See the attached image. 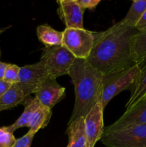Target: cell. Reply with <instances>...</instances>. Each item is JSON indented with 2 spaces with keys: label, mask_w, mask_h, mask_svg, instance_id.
I'll list each match as a JSON object with an SVG mask.
<instances>
[{
  "label": "cell",
  "mask_w": 146,
  "mask_h": 147,
  "mask_svg": "<svg viewBox=\"0 0 146 147\" xmlns=\"http://www.w3.org/2000/svg\"><path fill=\"white\" fill-rule=\"evenodd\" d=\"M136 27L121 22L107 30L95 32L93 48L87 61L102 76L137 64L133 55Z\"/></svg>",
  "instance_id": "obj_1"
},
{
  "label": "cell",
  "mask_w": 146,
  "mask_h": 147,
  "mask_svg": "<svg viewBox=\"0 0 146 147\" xmlns=\"http://www.w3.org/2000/svg\"><path fill=\"white\" fill-rule=\"evenodd\" d=\"M69 76L75 92V101L68 123L85 117L97 103H102V75L87 60L75 59Z\"/></svg>",
  "instance_id": "obj_2"
},
{
  "label": "cell",
  "mask_w": 146,
  "mask_h": 147,
  "mask_svg": "<svg viewBox=\"0 0 146 147\" xmlns=\"http://www.w3.org/2000/svg\"><path fill=\"white\" fill-rule=\"evenodd\" d=\"M140 68V63L133 66L102 76V106L104 110L109 102L122 91L130 89Z\"/></svg>",
  "instance_id": "obj_3"
},
{
  "label": "cell",
  "mask_w": 146,
  "mask_h": 147,
  "mask_svg": "<svg viewBox=\"0 0 146 147\" xmlns=\"http://www.w3.org/2000/svg\"><path fill=\"white\" fill-rule=\"evenodd\" d=\"M41 60L44 62L48 73L49 78L56 80L60 76L68 75L74 56L62 45L44 47Z\"/></svg>",
  "instance_id": "obj_4"
},
{
  "label": "cell",
  "mask_w": 146,
  "mask_h": 147,
  "mask_svg": "<svg viewBox=\"0 0 146 147\" xmlns=\"http://www.w3.org/2000/svg\"><path fill=\"white\" fill-rule=\"evenodd\" d=\"M100 141L107 147H146V124L104 131Z\"/></svg>",
  "instance_id": "obj_5"
},
{
  "label": "cell",
  "mask_w": 146,
  "mask_h": 147,
  "mask_svg": "<svg viewBox=\"0 0 146 147\" xmlns=\"http://www.w3.org/2000/svg\"><path fill=\"white\" fill-rule=\"evenodd\" d=\"M94 34L84 28H66L62 32V45L75 58L87 60L94 46Z\"/></svg>",
  "instance_id": "obj_6"
},
{
  "label": "cell",
  "mask_w": 146,
  "mask_h": 147,
  "mask_svg": "<svg viewBox=\"0 0 146 147\" xmlns=\"http://www.w3.org/2000/svg\"><path fill=\"white\" fill-rule=\"evenodd\" d=\"M47 78L49 76L47 68L44 62L40 60L36 63L20 67L17 85L26 98L35 93Z\"/></svg>",
  "instance_id": "obj_7"
},
{
  "label": "cell",
  "mask_w": 146,
  "mask_h": 147,
  "mask_svg": "<svg viewBox=\"0 0 146 147\" xmlns=\"http://www.w3.org/2000/svg\"><path fill=\"white\" fill-rule=\"evenodd\" d=\"M103 111L102 103H98L84 117L87 139L85 147H94L96 143L101 139L104 132Z\"/></svg>",
  "instance_id": "obj_8"
},
{
  "label": "cell",
  "mask_w": 146,
  "mask_h": 147,
  "mask_svg": "<svg viewBox=\"0 0 146 147\" xmlns=\"http://www.w3.org/2000/svg\"><path fill=\"white\" fill-rule=\"evenodd\" d=\"M59 7L57 14L66 28L83 29L84 11L77 0H60L57 1Z\"/></svg>",
  "instance_id": "obj_9"
},
{
  "label": "cell",
  "mask_w": 146,
  "mask_h": 147,
  "mask_svg": "<svg viewBox=\"0 0 146 147\" xmlns=\"http://www.w3.org/2000/svg\"><path fill=\"white\" fill-rule=\"evenodd\" d=\"M146 124V99L125 111L123 116L115 123L104 129L105 131H115L130 126Z\"/></svg>",
  "instance_id": "obj_10"
},
{
  "label": "cell",
  "mask_w": 146,
  "mask_h": 147,
  "mask_svg": "<svg viewBox=\"0 0 146 147\" xmlns=\"http://www.w3.org/2000/svg\"><path fill=\"white\" fill-rule=\"evenodd\" d=\"M42 106L52 109L65 96V88L56 80L47 78L34 93Z\"/></svg>",
  "instance_id": "obj_11"
},
{
  "label": "cell",
  "mask_w": 146,
  "mask_h": 147,
  "mask_svg": "<svg viewBox=\"0 0 146 147\" xmlns=\"http://www.w3.org/2000/svg\"><path fill=\"white\" fill-rule=\"evenodd\" d=\"M130 90H131V94L125 106V111L133 108L146 96V58L140 62V71Z\"/></svg>",
  "instance_id": "obj_12"
},
{
  "label": "cell",
  "mask_w": 146,
  "mask_h": 147,
  "mask_svg": "<svg viewBox=\"0 0 146 147\" xmlns=\"http://www.w3.org/2000/svg\"><path fill=\"white\" fill-rule=\"evenodd\" d=\"M66 134L68 136L67 147H85L87 139L84 118L80 117L68 123Z\"/></svg>",
  "instance_id": "obj_13"
},
{
  "label": "cell",
  "mask_w": 146,
  "mask_h": 147,
  "mask_svg": "<svg viewBox=\"0 0 146 147\" xmlns=\"http://www.w3.org/2000/svg\"><path fill=\"white\" fill-rule=\"evenodd\" d=\"M21 104L24 106V110L23 113L14 123L7 126L9 131L11 133H14V131L20 128L28 127L33 114L41 105L37 98H32L30 96L26 97Z\"/></svg>",
  "instance_id": "obj_14"
},
{
  "label": "cell",
  "mask_w": 146,
  "mask_h": 147,
  "mask_svg": "<svg viewBox=\"0 0 146 147\" xmlns=\"http://www.w3.org/2000/svg\"><path fill=\"white\" fill-rule=\"evenodd\" d=\"M37 35L39 41L44 47L62 45V32H59L49 24H42L37 27Z\"/></svg>",
  "instance_id": "obj_15"
},
{
  "label": "cell",
  "mask_w": 146,
  "mask_h": 147,
  "mask_svg": "<svg viewBox=\"0 0 146 147\" xmlns=\"http://www.w3.org/2000/svg\"><path fill=\"white\" fill-rule=\"evenodd\" d=\"M25 98L22 90L17 84H13L9 89L0 97V112L13 109L21 104Z\"/></svg>",
  "instance_id": "obj_16"
},
{
  "label": "cell",
  "mask_w": 146,
  "mask_h": 147,
  "mask_svg": "<svg viewBox=\"0 0 146 147\" xmlns=\"http://www.w3.org/2000/svg\"><path fill=\"white\" fill-rule=\"evenodd\" d=\"M52 117V110L49 108L40 105L36 110L29 123V131L35 134L39 130L44 129L48 125Z\"/></svg>",
  "instance_id": "obj_17"
},
{
  "label": "cell",
  "mask_w": 146,
  "mask_h": 147,
  "mask_svg": "<svg viewBox=\"0 0 146 147\" xmlns=\"http://www.w3.org/2000/svg\"><path fill=\"white\" fill-rule=\"evenodd\" d=\"M145 10L146 0H133L127 14L120 22L125 24L135 27Z\"/></svg>",
  "instance_id": "obj_18"
},
{
  "label": "cell",
  "mask_w": 146,
  "mask_h": 147,
  "mask_svg": "<svg viewBox=\"0 0 146 147\" xmlns=\"http://www.w3.org/2000/svg\"><path fill=\"white\" fill-rule=\"evenodd\" d=\"M133 55L136 63H139L146 58V30L139 31L133 41Z\"/></svg>",
  "instance_id": "obj_19"
},
{
  "label": "cell",
  "mask_w": 146,
  "mask_h": 147,
  "mask_svg": "<svg viewBox=\"0 0 146 147\" xmlns=\"http://www.w3.org/2000/svg\"><path fill=\"white\" fill-rule=\"evenodd\" d=\"M20 67L14 64H7L4 71L3 80L11 84H17L19 82Z\"/></svg>",
  "instance_id": "obj_20"
},
{
  "label": "cell",
  "mask_w": 146,
  "mask_h": 147,
  "mask_svg": "<svg viewBox=\"0 0 146 147\" xmlns=\"http://www.w3.org/2000/svg\"><path fill=\"white\" fill-rule=\"evenodd\" d=\"M16 139L7 126L0 127V147H13Z\"/></svg>",
  "instance_id": "obj_21"
},
{
  "label": "cell",
  "mask_w": 146,
  "mask_h": 147,
  "mask_svg": "<svg viewBox=\"0 0 146 147\" xmlns=\"http://www.w3.org/2000/svg\"><path fill=\"white\" fill-rule=\"evenodd\" d=\"M34 134L29 131L27 134L21 136V138L16 139L13 147H30L31 142L34 137Z\"/></svg>",
  "instance_id": "obj_22"
},
{
  "label": "cell",
  "mask_w": 146,
  "mask_h": 147,
  "mask_svg": "<svg viewBox=\"0 0 146 147\" xmlns=\"http://www.w3.org/2000/svg\"><path fill=\"white\" fill-rule=\"evenodd\" d=\"M77 2L83 10L86 9L93 10L100 4V0H77Z\"/></svg>",
  "instance_id": "obj_23"
},
{
  "label": "cell",
  "mask_w": 146,
  "mask_h": 147,
  "mask_svg": "<svg viewBox=\"0 0 146 147\" xmlns=\"http://www.w3.org/2000/svg\"><path fill=\"white\" fill-rule=\"evenodd\" d=\"M135 27L138 31H145V30H146V10L145 11L144 14H143L141 19L138 22Z\"/></svg>",
  "instance_id": "obj_24"
},
{
  "label": "cell",
  "mask_w": 146,
  "mask_h": 147,
  "mask_svg": "<svg viewBox=\"0 0 146 147\" xmlns=\"http://www.w3.org/2000/svg\"><path fill=\"white\" fill-rule=\"evenodd\" d=\"M11 86L12 84L11 83H7L4 80H0V97H1L11 88Z\"/></svg>",
  "instance_id": "obj_25"
},
{
  "label": "cell",
  "mask_w": 146,
  "mask_h": 147,
  "mask_svg": "<svg viewBox=\"0 0 146 147\" xmlns=\"http://www.w3.org/2000/svg\"><path fill=\"white\" fill-rule=\"evenodd\" d=\"M7 63H3V62L0 61V80H3L4 75V71L7 67Z\"/></svg>",
  "instance_id": "obj_26"
},
{
  "label": "cell",
  "mask_w": 146,
  "mask_h": 147,
  "mask_svg": "<svg viewBox=\"0 0 146 147\" xmlns=\"http://www.w3.org/2000/svg\"><path fill=\"white\" fill-rule=\"evenodd\" d=\"M144 99H146V96H145V98H144Z\"/></svg>",
  "instance_id": "obj_27"
}]
</instances>
